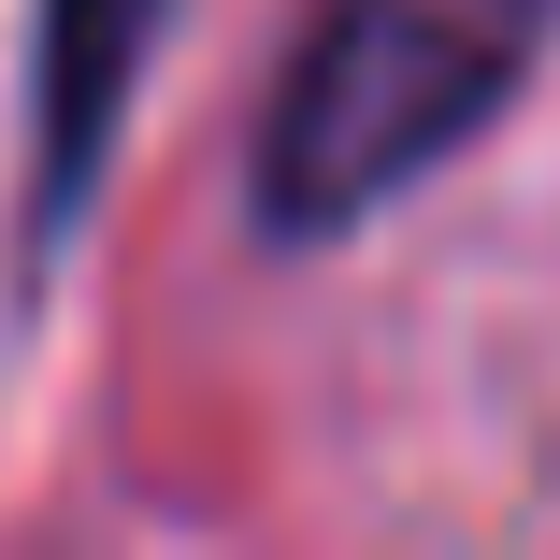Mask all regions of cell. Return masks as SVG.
I'll return each instance as SVG.
<instances>
[{"label":"cell","mask_w":560,"mask_h":560,"mask_svg":"<svg viewBox=\"0 0 560 560\" xmlns=\"http://www.w3.org/2000/svg\"><path fill=\"white\" fill-rule=\"evenodd\" d=\"M560 0H316L259 101L245 201L273 245H346L460 144L503 130V101L546 72Z\"/></svg>","instance_id":"1"},{"label":"cell","mask_w":560,"mask_h":560,"mask_svg":"<svg viewBox=\"0 0 560 560\" xmlns=\"http://www.w3.org/2000/svg\"><path fill=\"white\" fill-rule=\"evenodd\" d=\"M159 30H173V0H44V58H30V130H44L30 215H44V245L86 215V187H101V159H116V116H130Z\"/></svg>","instance_id":"2"}]
</instances>
